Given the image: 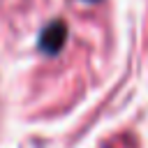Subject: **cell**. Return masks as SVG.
<instances>
[{
    "mask_svg": "<svg viewBox=\"0 0 148 148\" xmlns=\"http://www.w3.org/2000/svg\"><path fill=\"white\" fill-rule=\"evenodd\" d=\"M65 39H67V23L56 18L51 23H46V28L39 32V51L46 53V56H56L62 46H65Z\"/></svg>",
    "mask_w": 148,
    "mask_h": 148,
    "instance_id": "cell-1",
    "label": "cell"
},
{
    "mask_svg": "<svg viewBox=\"0 0 148 148\" xmlns=\"http://www.w3.org/2000/svg\"><path fill=\"white\" fill-rule=\"evenodd\" d=\"M86 2H97V0H86Z\"/></svg>",
    "mask_w": 148,
    "mask_h": 148,
    "instance_id": "cell-2",
    "label": "cell"
}]
</instances>
